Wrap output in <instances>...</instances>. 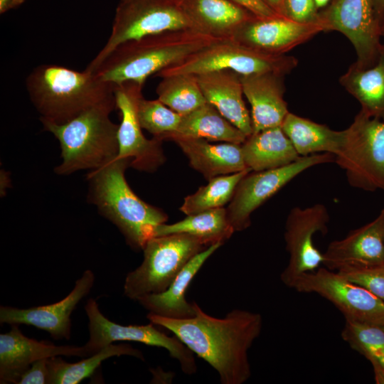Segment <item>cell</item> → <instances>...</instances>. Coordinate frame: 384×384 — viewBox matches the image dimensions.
I'll return each mask as SVG.
<instances>
[{"label":"cell","mask_w":384,"mask_h":384,"mask_svg":"<svg viewBox=\"0 0 384 384\" xmlns=\"http://www.w3.org/2000/svg\"><path fill=\"white\" fill-rule=\"evenodd\" d=\"M147 319L173 333L208 363L222 384H243L250 378L248 350L261 333L260 314L234 309L223 318H216L196 303V314L191 318L176 319L149 313Z\"/></svg>","instance_id":"obj_1"},{"label":"cell","mask_w":384,"mask_h":384,"mask_svg":"<svg viewBox=\"0 0 384 384\" xmlns=\"http://www.w3.org/2000/svg\"><path fill=\"white\" fill-rule=\"evenodd\" d=\"M336 272L384 302V266L348 267Z\"/></svg>","instance_id":"obj_35"},{"label":"cell","mask_w":384,"mask_h":384,"mask_svg":"<svg viewBox=\"0 0 384 384\" xmlns=\"http://www.w3.org/2000/svg\"><path fill=\"white\" fill-rule=\"evenodd\" d=\"M223 244L211 245L196 254L180 271L169 287L164 292L145 295L138 302L149 313L164 317L182 319L193 316L196 303L186 298L187 289L206 261Z\"/></svg>","instance_id":"obj_22"},{"label":"cell","mask_w":384,"mask_h":384,"mask_svg":"<svg viewBox=\"0 0 384 384\" xmlns=\"http://www.w3.org/2000/svg\"><path fill=\"white\" fill-rule=\"evenodd\" d=\"M137 115L142 128L161 141L176 132L181 119V114L159 100H146L142 95L137 102Z\"/></svg>","instance_id":"obj_34"},{"label":"cell","mask_w":384,"mask_h":384,"mask_svg":"<svg viewBox=\"0 0 384 384\" xmlns=\"http://www.w3.org/2000/svg\"><path fill=\"white\" fill-rule=\"evenodd\" d=\"M329 222V212L321 203L291 209L284 235L289 258L280 276L286 286L292 287L299 276L314 272L323 264V253L315 247L313 238L318 232L322 234L327 232Z\"/></svg>","instance_id":"obj_14"},{"label":"cell","mask_w":384,"mask_h":384,"mask_svg":"<svg viewBox=\"0 0 384 384\" xmlns=\"http://www.w3.org/2000/svg\"><path fill=\"white\" fill-rule=\"evenodd\" d=\"M30 100L41 121L65 123L95 106L115 102V85L92 71L58 65H40L27 76Z\"/></svg>","instance_id":"obj_3"},{"label":"cell","mask_w":384,"mask_h":384,"mask_svg":"<svg viewBox=\"0 0 384 384\" xmlns=\"http://www.w3.org/2000/svg\"><path fill=\"white\" fill-rule=\"evenodd\" d=\"M161 78L156 89L158 100L179 114H186L207 102L196 75L175 74Z\"/></svg>","instance_id":"obj_32"},{"label":"cell","mask_w":384,"mask_h":384,"mask_svg":"<svg viewBox=\"0 0 384 384\" xmlns=\"http://www.w3.org/2000/svg\"><path fill=\"white\" fill-rule=\"evenodd\" d=\"M277 14L287 16L285 13V0H262Z\"/></svg>","instance_id":"obj_39"},{"label":"cell","mask_w":384,"mask_h":384,"mask_svg":"<svg viewBox=\"0 0 384 384\" xmlns=\"http://www.w3.org/2000/svg\"><path fill=\"white\" fill-rule=\"evenodd\" d=\"M321 32L324 28L319 22L303 23L282 16H255L243 23L230 40L264 53L282 55Z\"/></svg>","instance_id":"obj_16"},{"label":"cell","mask_w":384,"mask_h":384,"mask_svg":"<svg viewBox=\"0 0 384 384\" xmlns=\"http://www.w3.org/2000/svg\"><path fill=\"white\" fill-rule=\"evenodd\" d=\"M218 40L193 29L145 36L118 45L92 72L114 85L131 81L143 86L150 75Z\"/></svg>","instance_id":"obj_2"},{"label":"cell","mask_w":384,"mask_h":384,"mask_svg":"<svg viewBox=\"0 0 384 384\" xmlns=\"http://www.w3.org/2000/svg\"><path fill=\"white\" fill-rule=\"evenodd\" d=\"M297 64V59L293 56L264 53L226 39L211 43L156 75L162 78L175 74L199 75L217 70H231L240 75L267 72L286 75Z\"/></svg>","instance_id":"obj_9"},{"label":"cell","mask_w":384,"mask_h":384,"mask_svg":"<svg viewBox=\"0 0 384 384\" xmlns=\"http://www.w3.org/2000/svg\"><path fill=\"white\" fill-rule=\"evenodd\" d=\"M250 11L257 17L269 18L279 16L262 0H230Z\"/></svg>","instance_id":"obj_38"},{"label":"cell","mask_w":384,"mask_h":384,"mask_svg":"<svg viewBox=\"0 0 384 384\" xmlns=\"http://www.w3.org/2000/svg\"><path fill=\"white\" fill-rule=\"evenodd\" d=\"M235 232L226 208H219L187 215L172 224L156 226L153 237L171 234H187L201 240L206 246L223 244Z\"/></svg>","instance_id":"obj_28"},{"label":"cell","mask_w":384,"mask_h":384,"mask_svg":"<svg viewBox=\"0 0 384 384\" xmlns=\"http://www.w3.org/2000/svg\"><path fill=\"white\" fill-rule=\"evenodd\" d=\"M172 135L240 144H242L247 138L242 132L208 102L186 114L181 115L176 132L169 138Z\"/></svg>","instance_id":"obj_29"},{"label":"cell","mask_w":384,"mask_h":384,"mask_svg":"<svg viewBox=\"0 0 384 384\" xmlns=\"http://www.w3.org/2000/svg\"><path fill=\"white\" fill-rule=\"evenodd\" d=\"M323 255V265L331 270L384 266V208L373 221L331 242Z\"/></svg>","instance_id":"obj_18"},{"label":"cell","mask_w":384,"mask_h":384,"mask_svg":"<svg viewBox=\"0 0 384 384\" xmlns=\"http://www.w3.org/2000/svg\"><path fill=\"white\" fill-rule=\"evenodd\" d=\"M382 37L384 38V25H383V28H382Z\"/></svg>","instance_id":"obj_43"},{"label":"cell","mask_w":384,"mask_h":384,"mask_svg":"<svg viewBox=\"0 0 384 384\" xmlns=\"http://www.w3.org/2000/svg\"><path fill=\"white\" fill-rule=\"evenodd\" d=\"M317 21L324 31H338L349 40L357 55V65L368 67L378 58L383 46L382 26L373 0H334L318 13Z\"/></svg>","instance_id":"obj_12"},{"label":"cell","mask_w":384,"mask_h":384,"mask_svg":"<svg viewBox=\"0 0 384 384\" xmlns=\"http://www.w3.org/2000/svg\"><path fill=\"white\" fill-rule=\"evenodd\" d=\"M299 292L316 293L331 302L348 319L382 326L384 302L365 288L326 267L302 274L292 286Z\"/></svg>","instance_id":"obj_13"},{"label":"cell","mask_w":384,"mask_h":384,"mask_svg":"<svg viewBox=\"0 0 384 384\" xmlns=\"http://www.w3.org/2000/svg\"><path fill=\"white\" fill-rule=\"evenodd\" d=\"M116 102L102 104L73 119L56 124L41 121L45 130L58 140L62 162L55 171L69 175L77 171L97 169L116 159L119 124L110 118Z\"/></svg>","instance_id":"obj_5"},{"label":"cell","mask_w":384,"mask_h":384,"mask_svg":"<svg viewBox=\"0 0 384 384\" xmlns=\"http://www.w3.org/2000/svg\"><path fill=\"white\" fill-rule=\"evenodd\" d=\"M344 130V142L334 162L352 187L384 192V122L360 110Z\"/></svg>","instance_id":"obj_8"},{"label":"cell","mask_w":384,"mask_h":384,"mask_svg":"<svg viewBox=\"0 0 384 384\" xmlns=\"http://www.w3.org/2000/svg\"><path fill=\"white\" fill-rule=\"evenodd\" d=\"M207 102L247 137L252 134L251 115L243 100L240 75L217 70L196 75Z\"/></svg>","instance_id":"obj_21"},{"label":"cell","mask_w":384,"mask_h":384,"mask_svg":"<svg viewBox=\"0 0 384 384\" xmlns=\"http://www.w3.org/2000/svg\"><path fill=\"white\" fill-rule=\"evenodd\" d=\"M241 147L247 167L254 171L280 168L300 157L282 127L252 133Z\"/></svg>","instance_id":"obj_25"},{"label":"cell","mask_w":384,"mask_h":384,"mask_svg":"<svg viewBox=\"0 0 384 384\" xmlns=\"http://www.w3.org/2000/svg\"><path fill=\"white\" fill-rule=\"evenodd\" d=\"M345 320L343 339L370 362L376 383L384 384V330L378 325Z\"/></svg>","instance_id":"obj_31"},{"label":"cell","mask_w":384,"mask_h":384,"mask_svg":"<svg viewBox=\"0 0 384 384\" xmlns=\"http://www.w3.org/2000/svg\"><path fill=\"white\" fill-rule=\"evenodd\" d=\"M339 82L358 101L361 110L384 122V43L372 65L363 68L353 63Z\"/></svg>","instance_id":"obj_26"},{"label":"cell","mask_w":384,"mask_h":384,"mask_svg":"<svg viewBox=\"0 0 384 384\" xmlns=\"http://www.w3.org/2000/svg\"><path fill=\"white\" fill-rule=\"evenodd\" d=\"M174 141L187 156L191 166L208 181L218 176L246 170L241 144L225 142L210 144L208 140L172 135Z\"/></svg>","instance_id":"obj_23"},{"label":"cell","mask_w":384,"mask_h":384,"mask_svg":"<svg viewBox=\"0 0 384 384\" xmlns=\"http://www.w3.org/2000/svg\"><path fill=\"white\" fill-rule=\"evenodd\" d=\"M94 282V273L87 270L76 280L72 291L57 302L26 309L1 306L0 323L33 326L49 333L55 339H69L70 316L78 304L90 292Z\"/></svg>","instance_id":"obj_17"},{"label":"cell","mask_w":384,"mask_h":384,"mask_svg":"<svg viewBox=\"0 0 384 384\" xmlns=\"http://www.w3.org/2000/svg\"><path fill=\"white\" fill-rule=\"evenodd\" d=\"M284 76L274 72L240 75L244 95L251 105L252 133L281 127L289 112L284 97Z\"/></svg>","instance_id":"obj_20"},{"label":"cell","mask_w":384,"mask_h":384,"mask_svg":"<svg viewBox=\"0 0 384 384\" xmlns=\"http://www.w3.org/2000/svg\"><path fill=\"white\" fill-rule=\"evenodd\" d=\"M48 381V358L33 362L23 372L17 384H45Z\"/></svg>","instance_id":"obj_37"},{"label":"cell","mask_w":384,"mask_h":384,"mask_svg":"<svg viewBox=\"0 0 384 384\" xmlns=\"http://www.w3.org/2000/svg\"><path fill=\"white\" fill-rule=\"evenodd\" d=\"M26 0H0V14L17 8Z\"/></svg>","instance_id":"obj_40"},{"label":"cell","mask_w":384,"mask_h":384,"mask_svg":"<svg viewBox=\"0 0 384 384\" xmlns=\"http://www.w3.org/2000/svg\"><path fill=\"white\" fill-rule=\"evenodd\" d=\"M142 85L126 82L115 85L116 109L121 115L118 128L119 151L117 159H127L133 168L153 171L165 161L162 142L153 137L146 138L137 115V102L142 95Z\"/></svg>","instance_id":"obj_15"},{"label":"cell","mask_w":384,"mask_h":384,"mask_svg":"<svg viewBox=\"0 0 384 384\" xmlns=\"http://www.w3.org/2000/svg\"><path fill=\"white\" fill-rule=\"evenodd\" d=\"M132 356L144 361L142 353L128 344H110L77 363L65 361L60 356L48 358V384H78L90 377L102 362L112 356Z\"/></svg>","instance_id":"obj_30"},{"label":"cell","mask_w":384,"mask_h":384,"mask_svg":"<svg viewBox=\"0 0 384 384\" xmlns=\"http://www.w3.org/2000/svg\"><path fill=\"white\" fill-rule=\"evenodd\" d=\"M57 356H89L85 346H55L24 336L12 325L10 331L0 334V383H16L35 361Z\"/></svg>","instance_id":"obj_19"},{"label":"cell","mask_w":384,"mask_h":384,"mask_svg":"<svg viewBox=\"0 0 384 384\" xmlns=\"http://www.w3.org/2000/svg\"><path fill=\"white\" fill-rule=\"evenodd\" d=\"M194 29L181 0H119L110 35L85 69L93 70L118 45L169 31Z\"/></svg>","instance_id":"obj_7"},{"label":"cell","mask_w":384,"mask_h":384,"mask_svg":"<svg viewBox=\"0 0 384 384\" xmlns=\"http://www.w3.org/2000/svg\"><path fill=\"white\" fill-rule=\"evenodd\" d=\"M127 159H114L90 171L88 200L99 212L114 223L134 250H143L153 238L154 228L166 223L167 215L142 201L128 184L124 172L130 166Z\"/></svg>","instance_id":"obj_4"},{"label":"cell","mask_w":384,"mask_h":384,"mask_svg":"<svg viewBox=\"0 0 384 384\" xmlns=\"http://www.w3.org/2000/svg\"><path fill=\"white\" fill-rule=\"evenodd\" d=\"M206 246L187 234L153 237L146 242L142 264L129 272L124 294L134 301L165 291L184 266Z\"/></svg>","instance_id":"obj_6"},{"label":"cell","mask_w":384,"mask_h":384,"mask_svg":"<svg viewBox=\"0 0 384 384\" xmlns=\"http://www.w3.org/2000/svg\"><path fill=\"white\" fill-rule=\"evenodd\" d=\"M252 170L218 176L208 180L207 185L200 187L194 193L186 196L180 208L186 215L202 211L223 208L232 200L241 178Z\"/></svg>","instance_id":"obj_33"},{"label":"cell","mask_w":384,"mask_h":384,"mask_svg":"<svg viewBox=\"0 0 384 384\" xmlns=\"http://www.w3.org/2000/svg\"><path fill=\"white\" fill-rule=\"evenodd\" d=\"M376 16L381 24L384 25V0H373Z\"/></svg>","instance_id":"obj_41"},{"label":"cell","mask_w":384,"mask_h":384,"mask_svg":"<svg viewBox=\"0 0 384 384\" xmlns=\"http://www.w3.org/2000/svg\"><path fill=\"white\" fill-rule=\"evenodd\" d=\"M381 326V328L384 330V324L382 325V326Z\"/></svg>","instance_id":"obj_44"},{"label":"cell","mask_w":384,"mask_h":384,"mask_svg":"<svg viewBox=\"0 0 384 384\" xmlns=\"http://www.w3.org/2000/svg\"><path fill=\"white\" fill-rule=\"evenodd\" d=\"M330 153L300 156L293 163L274 169L251 171L239 181L226 208L229 221L235 231L250 227L252 213L292 179L316 165L334 162Z\"/></svg>","instance_id":"obj_10"},{"label":"cell","mask_w":384,"mask_h":384,"mask_svg":"<svg viewBox=\"0 0 384 384\" xmlns=\"http://www.w3.org/2000/svg\"><path fill=\"white\" fill-rule=\"evenodd\" d=\"M85 310L88 318L90 337L84 345L89 356L114 341H134L163 348L176 359L181 370L192 375L197 370L193 353L176 336H169L150 322L146 325H121L105 317L97 302L88 299Z\"/></svg>","instance_id":"obj_11"},{"label":"cell","mask_w":384,"mask_h":384,"mask_svg":"<svg viewBox=\"0 0 384 384\" xmlns=\"http://www.w3.org/2000/svg\"><path fill=\"white\" fill-rule=\"evenodd\" d=\"M281 127L300 156L323 153L336 156L344 142L345 130L336 131L292 112Z\"/></svg>","instance_id":"obj_27"},{"label":"cell","mask_w":384,"mask_h":384,"mask_svg":"<svg viewBox=\"0 0 384 384\" xmlns=\"http://www.w3.org/2000/svg\"><path fill=\"white\" fill-rule=\"evenodd\" d=\"M287 17L303 23L318 22L314 0H285Z\"/></svg>","instance_id":"obj_36"},{"label":"cell","mask_w":384,"mask_h":384,"mask_svg":"<svg viewBox=\"0 0 384 384\" xmlns=\"http://www.w3.org/2000/svg\"><path fill=\"white\" fill-rule=\"evenodd\" d=\"M181 5L195 30L221 40L231 39L256 16L230 0H181Z\"/></svg>","instance_id":"obj_24"},{"label":"cell","mask_w":384,"mask_h":384,"mask_svg":"<svg viewBox=\"0 0 384 384\" xmlns=\"http://www.w3.org/2000/svg\"><path fill=\"white\" fill-rule=\"evenodd\" d=\"M329 1H330V0H314L315 6H316L317 10L319 9L326 7L328 5Z\"/></svg>","instance_id":"obj_42"}]
</instances>
